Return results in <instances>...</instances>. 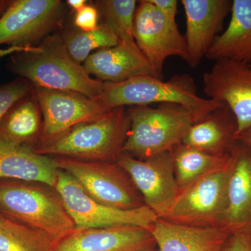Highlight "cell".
Instances as JSON below:
<instances>
[{
  "label": "cell",
  "mask_w": 251,
  "mask_h": 251,
  "mask_svg": "<svg viewBox=\"0 0 251 251\" xmlns=\"http://www.w3.org/2000/svg\"><path fill=\"white\" fill-rule=\"evenodd\" d=\"M157 9L168 19L175 21L177 13L178 1L176 0H149Z\"/></svg>",
  "instance_id": "f546056e"
},
{
  "label": "cell",
  "mask_w": 251,
  "mask_h": 251,
  "mask_svg": "<svg viewBox=\"0 0 251 251\" xmlns=\"http://www.w3.org/2000/svg\"><path fill=\"white\" fill-rule=\"evenodd\" d=\"M60 0H15L0 16V46L39 45L58 29L64 16Z\"/></svg>",
  "instance_id": "9c48e42d"
},
{
  "label": "cell",
  "mask_w": 251,
  "mask_h": 251,
  "mask_svg": "<svg viewBox=\"0 0 251 251\" xmlns=\"http://www.w3.org/2000/svg\"><path fill=\"white\" fill-rule=\"evenodd\" d=\"M117 163L129 175L145 204L162 219L171 209L179 193L172 151L146 160L121 153Z\"/></svg>",
  "instance_id": "8fae6325"
},
{
  "label": "cell",
  "mask_w": 251,
  "mask_h": 251,
  "mask_svg": "<svg viewBox=\"0 0 251 251\" xmlns=\"http://www.w3.org/2000/svg\"><path fill=\"white\" fill-rule=\"evenodd\" d=\"M83 67L90 75L104 82H123L140 75L156 77L138 46L122 42L95 51L86 59Z\"/></svg>",
  "instance_id": "e0dca14e"
},
{
  "label": "cell",
  "mask_w": 251,
  "mask_h": 251,
  "mask_svg": "<svg viewBox=\"0 0 251 251\" xmlns=\"http://www.w3.org/2000/svg\"><path fill=\"white\" fill-rule=\"evenodd\" d=\"M222 251V250H221V251Z\"/></svg>",
  "instance_id": "e575fe53"
},
{
  "label": "cell",
  "mask_w": 251,
  "mask_h": 251,
  "mask_svg": "<svg viewBox=\"0 0 251 251\" xmlns=\"http://www.w3.org/2000/svg\"><path fill=\"white\" fill-rule=\"evenodd\" d=\"M205 57L251 65V0L232 1L228 26L216 36Z\"/></svg>",
  "instance_id": "ffe728a7"
},
{
  "label": "cell",
  "mask_w": 251,
  "mask_h": 251,
  "mask_svg": "<svg viewBox=\"0 0 251 251\" xmlns=\"http://www.w3.org/2000/svg\"><path fill=\"white\" fill-rule=\"evenodd\" d=\"M145 251H158L157 249H150V250Z\"/></svg>",
  "instance_id": "836d02e7"
},
{
  "label": "cell",
  "mask_w": 251,
  "mask_h": 251,
  "mask_svg": "<svg viewBox=\"0 0 251 251\" xmlns=\"http://www.w3.org/2000/svg\"><path fill=\"white\" fill-rule=\"evenodd\" d=\"M156 249L148 229L130 225L75 228L54 244L53 251H145Z\"/></svg>",
  "instance_id": "5bb4252c"
},
{
  "label": "cell",
  "mask_w": 251,
  "mask_h": 251,
  "mask_svg": "<svg viewBox=\"0 0 251 251\" xmlns=\"http://www.w3.org/2000/svg\"><path fill=\"white\" fill-rule=\"evenodd\" d=\"M57 171L53 158L0 138V179L40 181L55 187Z\"/></svg>",
  "instance_id": "44dd1931"
},
{
  "label": "cell",
  "mask_w": 251,
  "mask_h": 251,
  "mask_svg": "<svg viewBox=\"0 0 251 251\" xmlns=\"http://www.w3.org/2000/svg\"><path fill=\"white\" fill-rule=\"evenodd\" d=\"M55 166L72 176L99 203L122 210L146 205L129 175L117 162L88 161L53 158Z\"/></svg>",
  "instance_id": "8992f818"
},
{
  "label": "cell",
  "mask_w": 251,
  "mask_h": 251,
  "mask_svg": "<svg viewBox=\"0 0 251 251\" xmlns=\"http://www.w3.org/2000/svg\"><path fill=\"white\" fill-rule=\"evenodd\" d=\"M34 92L43 116L39 140L53 138L74 126L93 121L111 110L100 100L77 92L42 87H34Z\"/></svg>",
  "instance_id": "7c38bea8"
},
{
  "label": "cell",
  "mask_w": 251,
  "mask_h": 251,
  "mask_svg": "<svg viewBox=\"0 0 251 251\" xmlns=\"http://www.w3.org/2000/svg\"><path fill=\"white\" fill-rule=\"evenodd\" d=\"M236 140L251 148V127L237 135Z\"/></svg>",
  "instance_id": "4dcf8cb0"
},
{
  "label": "cell",
  "mask_w": 251,
  "mask_h": 251,
  "mask_svg": "<svg viewBox=\"0 0 251 251\" xmlns=\"http://www.w3.org/2000/svg\"><path fill=\"white\" fill-rule=\"evenodd\" d=\"M99 14L97 8L86 4L80 11H77L74 18V24L80 30H93L99 25Z\"/></svg>",
  "instance_id": "83f0119b"
},
{
  "label": "cell",
  "mask_w": 251,
  "mask_h": 251,
  "mask_svg": "<svg viewBox=\"0 0 251 251\" xmlns=\"http://www.w3.org/2000/svg\"><path fill=\"white\" fill-rule=\"evenodd\" d=\"M137 1L135 0H102L97 1L104 24L116 35L120 42L137 46L133 36Z\"/></svg>",
  "instance_id": "484cf974"
},
{
  "label": "cell",
  "mask_w": 251,
  "mask_h": 251,
  "mask_svg": "<svg viewBox=\"0 0 251 251\" xmlns=\"http://www.w3.org/2000/svg\"><path fill=\"white\" fill-rule=\"evenodd\" d=\"M130 126L126 107L112 109L97 120L74 126L32 149L43 156L88 161L117 162Z\"/></svg>",
  "instance_id": "7a4b0ae2"
},
{
  "label": "cell",
  "mask_w": 251,
  "mask_h": 251,
  "mask_svg": "<svg viewBox=\"0 0 251 251\" xmlns=\"http://www.w3.org/2000/svg\"><path fill=\"white\" fill-rule=\"evenodd\" d=\"M237 122L226 103L191 126L182 144L209 154H229L236 142Z\"/></svg>",
  "instance_id": "d6986e66"
},
{
  "label": "cell",
  "mask_w": 251,
  "mask_h": 251,
  "mask_svg": "<svg viewBox=\"0 0 251 251\" xmlns=\"http://www.w3.org/2000/svg\"><path fill=\"white\" fill-rule=\"evenodd\" d=\"M203 84L208 99L226 103L233 112L237 122V135L251 127L250 64L216 61L203 75Z\"/></svg>",
  "instance_id": "4fadbf2b"
},
{
  "label": "cell",
  "mask_w": 251,
  "mask_h": 251,
  "mask_svg": "<svg viewBox=\"0 0 251 251\" xmlns=\"http://www.w3.org/2000/svg\"><path fill=\"white\" fill-rule=\"evenodd\" d=\"M229 156L227 204L219 227L229 234H251V148L236 140Z\"/></svg>",
  "instance_id": "2e32d148"
},
{
  "label": "cell",
  "mask_w": 251,
  "mask_h": 251,
  "mask_svg": "<svg viewBox=\"0 0 251 251\" xmlns=\"http://www.w3.org/2000/svg\"><path fill=\"white\" fill-rule=\"evenodd\" d=\"M133 36L157 78L163 79V66L168 57L187 61L186 39L176 21L163 16L149 0L140 1L136 8Z\"/></svg>",
  "instance_id": "30bf717a"
},
{
  "label": "cell",
  "mask_w": 251,
  "mask_h": 251,
  "mask_svg": "<svg viewBox=\"0 0 251 251\" xmlns=\"http://www.w3.org/2000/svg\"><path fill=\"white\" fill-rule=\"evenodd\" d=\"M34 90L32 84L22 77L0 85V122L16 102Z\"/></svg>",
  "instance_id": "4316f807"
},
{
  "label": "cell",
  "mask_w": 251,
  "mask_h": 251,
  "mask_svg": "<svg viewBox=\"0 0 251 251\" xmlns=\"http://www.w3.org/2000/svg\"><path fill=\"white\" fill-rule=\"evenodd\" d=\"M34 90L18 100L0 122V138L33 149L41 138L43 120Z\"/></svg>",
  "instance_id": "7402d4cb"
},
{
  "label": "cell",
  "mask_w": 251,
  "mask_h": 251,
  "mask_svg": "<svg viewBox=\"0 0 251 251\" xmlns=\"http://www.w3.org/2000/svg\"><path fill=\"white\" fill-rule=\"evenodd\" d=\"M222 251H251V234H230L225 243Z\"/></svg>",
  "instance_id": "f1b7e54d"
},
{
  "label": "cell",
  "mask_w": 251,
  "mask_h": 251,
  "mask_svg": "<svg viewBox=\"0 0 251 251\" xmlns=\"http://www.w3.org/2000/svg\"><path fill=\"white\" fill-rule=\"evenodd\" d=\"M172 153L179 190L206 173L224 166L229 159V153L223 156L209 154L182 143L173 148Z\"/></svg>",
  "instance_id": "603a6c76"
},
{
  "label": "cell",
  "mask_w": 251,
  "mask_h": 251,
  "mask_svg": "<svg viewBox=\"0 0 251 251\" xmlns=\"http://www.w3.org/2000/svg\"><path fill=\"white\" fill-rule=\"evenodd\" d=\"M55 188L75 228L130 225L148 229L158 219L147 205L133 210H122L104 205L91 198L72 176L59 169Z\"/></svg>",
  "instance_id": "ba28073f"
},
{
  "label": "cell",
  "mask_w": 251,
  "mask_h": 251,
  "mask_svg": "<svg viewBox=\"0 0 251 251\" xmlns=\"http://www.w3.org/2000/svg\"><path fill=\"white\" fill-rule=\"evenodd\" d=\"M86 0H68L67 4L69 5L71 8L75 10V11H80L87 4Z\"/></svg>",
  "instance_id": "1f68e13d"
},
{
  "label": "cell",
  "mask_w": 251,
  "mask_h": 251,
  "mask_svg": "<svg viewBox=\"0 0 251 251\" xmlns=\"http://www.w3.org/2000/svg\"><path fill=\"white\" fill-rule=\"evenodd\" d=\"M231 160L179 190L162 219L194 227H219L227 204Z\"/></svg>",
  "instance_id": "52a82bcc"
},
{
  "label": "cell",
  "mask_w": 251,
  "mask_h": 251,
  "mask_svg": "<svg viewBox=\"0 0 251 251\" xmlns=\"http://www.w3.org/2000/svg\"><path fill=\"white\" fill-rule=\"evenodd\" d=\"M158 251H220L230 234L220 227H194L156 220L148 229Z\"/></svg>",
  "instance_id": "ac0fdd59"
},
{
  "label": "cell",
  "mask_w": 251,
  "mask_h": 251,
  "mask_svg": "<svg viewBox=\"0 0 251 251\" xmlns=\"http://www.w3.org/2000/svg\"><path fill=\"white\" fill-rule=\"evenodd\" d=\"M54 247L46 234L0 213V251H53Z\"/></svg>",
  "instance_id": "cb8c5ba5"
},
{
  "label": "cell",
  "mask_w": 251,
  "mask_h": 251,
  "mask_svg": "<svg viewBox=\"0 0 251 251\" xmlns=\"http://www.w3.org/2000/svg\"><path fill=\"white\" fill-rule=\"evenodd\" d=\"M11 2L9 0H0V16L6 11Z\"/></svg>",
  "instance_id": "d6a6232c"
},
{
  "label": "cell",
  "mask_w": 251,
  "mask_h": 251,
  "mask_svg": "<svg viewBox=\"0 0 251 251\" xmlns=\"http://www.w3.org/2000/svg\"><path fill=\"white\" fill-rule=\"evenodd\" d=\"M8 68L34 87L71 91L99 100L103 82L94 79L83 65L68 52L62 36L52 34L39 45L28 48L10 47Z\"/></svg>",
  "instance_id": "6da1fadb"
},
{
  "label": "cell",
  "mask_w": 251,
  "mask_h": 251,
  "mask_svg": "<svg viewBox=\"0 0 251 251\" xmlns=\"http://www.w3.org/2000/svg\"><path fill=\"white\" fill-rule=\"evenodd\" d=\"M127 109L130 126L122 153L139 160L172 151L182 143L191 126L201 121L192 112L177 104Z\"/></svg>",
  "instance_id": "5b68a950"
},
{
  "label": "cell",
  "mask_w": 251,
  "mask_h": 251,
  "mask_svg": "<svg viewBox=\"0 0 251 251\" xmlns=\"http://www.w3.org/2000/svg\"><path fill=\"white\" fill-rule=\"evenodd\" d=\"M109 110L150 104H177L202 120L224 103L198 95L196 82L188 74L174 75L163 81L151 75H140L120 82H103L99 99Z\"/></svg>",
  "instance_id": "277c9868"
},
{
  "label": "cell",
  "mask_w": 251,
  "mask_h": 251,
  "mask_svg": "<svg viewBox=\"0 0 251 251\" xmlns=\"http://www.w3.org/2000/svg\"><path fill=\"white\" fill-rule=\"evenodd\" d=\"M68 52L75 62H85L94 50L113 47L120 43L106 25H99L93 30H70L62 36Z\"/></svg>",
  "instance_id": "d4e9b609"
},
{
  "label": "cell",
  "mask_w": 251,
  "mask_h": 251,
  "mask_svg": "<svg viewBox=\"0 0 251 251\" xmlns=\"http://www.w3.org/2000/svg\"><path fill=\"white\" fill-rule=\"evenodd\" d=\"M186 21L187 64L199 66L232 10V0H182Z\"/></svg>",
  "instance_id": "9a60e30c"
},
{
  "label": "cell",
  "mask_w": 251,
  "mask_h": 251,
  "mask_svg": "<svg viewBox=\"0 0 251 251\" xmlns=\"http://www.w3.org/2000/svg\"><path fill=\"white\" fill-rule=\"evenodd\" d=\"M0 213L57 244L75 229L55 187L40 181L0 179Z\"/></svg>",
  "instance_id": "3957f363"
}]
</instances>
